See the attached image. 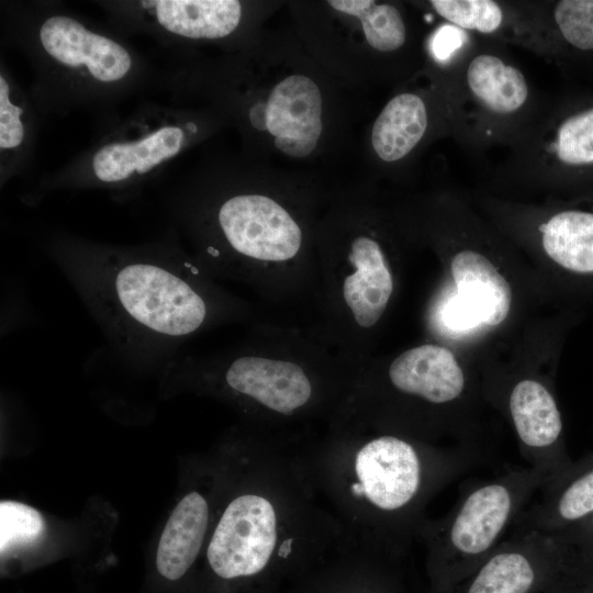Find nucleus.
Listing matches in <instances>:
<instances>
[{"mask_svg": "<svg viewBox=\"0 0 593 593\" xmlns=\"http://www.w3.org/2000/svg\"><path fill=\"white\" fill-rule=\"evenodd\" d=\"M4 40L33 69L30 96L41 118L78 110L105 120L148 83L157 70L113 25L98 23L55 1H4Z\"/></svg>", "mask_w": 593, "mask_h": 593, "instance_id": "20e7f679", "label": "nucleus"}, {"mask_svg": "<svg viewBox=\"0 0 593 593\" xmlns=\"http://www.w3.org/2000/svg\"><path fill=\"white\" fill-rule=\"evenodd\" d=\"M454 593H540L572 567V551L560 534L511 533Z\"/></svg>", "mask_w": 593, "mask_h": 593, "instance_id": "ddd939ff", "label": "nucleus"}, {"mask_svg": "<svg viewBox=\"0 0 593 593\" xmlns=\"http://www.w3.org/2000/svg\"><path fill=\"white\" fill-rule=\"evenodd\" d=\"M282 511L271 493H244L224 510L209 542L208 561L223 579L261 572L278 553L287 557Z\"/></svg>", "mask_w": 593, "mask_h": 593, "instance_id": "9d476101", "label": "nucleus"}, {"mask_svg": "<svg viewBox=\"0 0 593 593\" xmlns=\"http://www.w3.org/2000/svg\"><path fill=\"white\" fill-rule=\"evenodd\" d=\"M328 4L345 14L357 18L367 43L380 53H393L405 45L407 29L401 11L391 3L370 0H332Z\"/></svg>", "mask_w": 593, "mask_h": 593, "instance_id": "5701e85b", "label": "nucleus"}, {"mask_svg": "<svg viewBox=\"0 0 593 593\" xmlns=\"http://www.w3.org/2000/svg\"><path fill=\"white\" fill-rule=\"evenodd\" d=\"M429 124L427 101L417 92H400L387 102L373 123V150L384 163H399L419 145Z\"/></svg>", "mask_w": 593, "mask_h": 593, "instance_id": "aec40b11", "label": "nucleus"}, {"mask_svg": "<svg viewBox=\"0 0 593 593\" xmlns=\"http://www.w3.org/2000/svg\"><path fill=\"white\" fill-rule=\"evenodd\" d=\"M546 255L578 277H593V211L561 209L537 225Z\"/></svg>", "mask_w": 593, "mask_h": 593, "instance_id": "4be33fe9", "label": "nucleus"}, {"mask_svg": "<svg viewBox=\"0 0 593 593\" xmlns=\"http://www.w3.org/2000/svg\"><path fill=\"white\" fill-rule=\"evenodd\" d=\"M369 216L359 209L339 211L316 231L314 326L355 373L370 360L395 291L391 260Z\"/></svg>", "mask_w": 593, "mask_h": 593, "instance_id": "423d86ee", "label": "nucleus"}, {"mask_svg": "<svg viewBox=\"0 0 593 593\" xmlns=\"http://www.w3.org/2000/svg\"><path fill=\"white\" fill-rule=\"evenodd\" d=\"M542 36L544 56L547 40L557 34L580 51H593V0H561L547 10L536 2Z\"/></svg>", "mask_w": 593, "mask_h": 593, "instance_id": "b1692460", "label": "nucleus"}, {"mask_svg": "<svg viewBox=\"0 0 593 593\" xmlns=\"http://www.w3.org/2000/svg\"><path fill=\"white\" fill-rule=\"evenodd\" d=\"M560 535L572 551L573 569L593 566V515Z\"/></svg>", "mask_w": 593, "mask_h": 593, "instance_id": "a878e982", "label": "nucleus"}, {"mask_svg": "<svg viewBox=\"0 0 593 593\" xmlns=\"http://www.w3.org/2000/svg\"><path fill=\"white\" fill-rule=\"evenodd\" d=\"M172 380L235 401L268 427L339 411L355 372L317 328L256 323L243 340L206 354L179 355Z\"/></svg>", "mask_w": 593, "mask_h": 593, "instance_id": "7ed1b4c3", "label": "nucleus"}, {"mask_svg": "<svg viewBox=\"0 0 593 593\" xmlns=\"http://www.w3.org/2000/svg\"><path fill=\"white\" fill-rule=\"evenodd\" d=\"M573 572L588 577L590 584L585 590L588 593H593V566L586 568L572 569Z\"/></svg>", "mask_w": 593, "mask_h": 593, "instance_id": "bb28decb", "label": "nucleus"}, {"mask_svg": "<svg viewBox=\"0 0 593 593\" xmlns=\"http://www.w3.org/2000/svg\"><path fill=\"white\" fill-rule=\"evenodd\" d=\"M250 125L273 136L282 153L302 158L310 155L322 134V96L306 76L291 75L279 81L266 102L247 110Z\"/></svg>", "mask_w": 593, "mask_h": 593, "instance_id": "4468645a", "label": "nucleus"}, {"mask_svg": "<svg viewBox=\"0 0 593 593\" xmlns=\"http://www.w3.org/2000/svg\"><path fill=\"white\" fill-rule=\"evenodd\" d=\"M548 475L529 466L510 469L461 489L441 518L423 523L418 536L428 548L439 580L456 585L505 540L516 519Z\"/></svg>", "mask_w": 593, "mask_h": 593, "instance_id": "1a4fd4ad", "label": "nucleus"}, {"mask_svg": "<svg viewBox=\"0 0 593 593\" xmlns=\"http://www.w3.org/2000/svg\"><path fill=\"white\" fill-rule=\"evenodd\" d=\"M166 208L215 280L273 304L314 301L316 238L289 202L240 187H186L171 189Z\"/></svg>", "mask_w": 593, "mask_h": 593, "instance_id": "f03ea898", "label": "nucleus"}, {"mask_svg": "<svg viewBox=\"0 0 593 593\" xmlns=\"http://www.w3.org/2000/svg\"><path fill=\"white\" fill-rule=\"evenodd\" d=\"M428 4L437 15L460 30L539 53V24L534 2L430 0Z\"/></svg>", "mask_w": 593, "mask_h": 593, "instance_id": "f3484780", "label": "nucleus"}, {"mask_svg": "<svg viewBox=\"0 0 593 593\" xmlns=\"http://www.w3.org/2000/svg\"><path fill=\"white\" fill-rule=\"evenodd\" d=\"M44 530V519L33 507L15 502L0 503V551L4 552L36 541Z\"/></svg>", "mask_w": 593, "mask_h": 593, "instance_id": "393cba45", "label": "nucleus"}, {"mask_svg": "<svg viewBox=\"0 0 593 593\" xmlns=\"http://www.w3.org/2000/svg\"><path fill=\"white\" fill-rule=\"evenodd\" d=\"M445 76L451 135L473 154L507 146L544 103L521 67L491 40L456 51Z\"/></svg>", "mask_w": 593, "mask_h": 593, "instance_id": "6e6552de", "label": "nucleus"}, {"mask_svg": "<svg viewBox=\"0 0 593 593\" xmlns=\"http://www.w3.org/2000/svg\"><path fill=\"white\" fill-rule=\"evenodd\" d=\"M331 424L333 444L347 456L339 497L381 545H406L418 535L430 499L486 457L473 446L439 447L347 419Z\"/></svg>", "mask_w": 593, "mask_h": 593, "instance_id": "39448f33", "label": "nucleus"}, {"mask_svg": "<svg viewBox=\"0 0 593 593\" xmlns=\"http://www.w3.org/2000/svg\"><path fill=\"white\" fill-rule=\"evenodd\" d=\"M44 251L98 325L112 356L138 369L164 367L193 337L254 317L170 230L141 244L97 242L67 232Z\"/></svg>", "mask_w": 593, "mask_h": 593, "instance_id": "f257e3e1", "label": "nucleus"}, {"mask_svg": "<svg viewBox=\"0 0 593 593\" xmlns=\"http://www.w3.org/2000/svg\"><path fill=\"white\" fill-rule=\"evenodd\" d=\"M100 135L71 161L42 181L23 200L37 204L57 190H101L118 202L135 198L199 134L186 109L146 102L125 116L102 120Z\"/></svg>", "mask_w": 593, "mask_h": 593, "instance_id": "0eeeda50", "label": "nucleus"}, {"mask_svg": "<svg viewBox=\"0 0 593 593\" xmlns=\"http://www.w3.org/2000/svg\"><path fill=\"white\" fill-rule=\"evenodd\" d=\"M593 515V452L548 478L511 533H563Z\"/></svg>", "mask_w": 593, "mask_h": 593, "instance_id": "dca6fc26", "label": "nucleus"}, {"mask_svg": "<svg viewBox=\"0 0 593 593\" xmlns=\"http://www.w3.org/2000/svg\"><path fill=\"white\" fill-rule=\"evenodd\" d=\"M550 593H567V592H559V591H557V592H550ZM581 593H588V592H586V591H583V592H581Z\"/></svg>", "mask_w": 593, "mask_h": 593, "instance_id": "cd10ccee", "label": "nucleus"}, {"mask_svg": "<svg viewBox=\"0 0 593 593\" xmlns=\"http://www.w3.org/2000/svg\"><path fill=\"white\" fill-rule=\"evenodd\" d=\"M507 157L493 172L541 182L564 170L593 166V107L560 116L545 107L505 146Z\"/></svg>", "mask_w": 593, "mask_h": 593, "instance_id": "f8f14e48", "label": "nucleus"}, {"mask_svg": "<svg viewBox=\"0 0 593 593\" xmlns=\"http://www.w3.org/2000/svg\"><path fill=\"white\" fill-rule=\"evenodd\" d=\"M209 522L206 500L193 491L183 496L168 518L157 548L156 566L168 580L180 579L203 544Z\"/></svg>", "mask_w": 593, "mask_h": 593, "instance_id": "412c9836", "label": "nucleus"}, {"mask_svg": "<svg viewBox=\"0 0 593 593\" xmlns=\"http://www.w3.org/2000/svg\"><path fill=\"white\" fill-rule=\"evenodd\" d=\"M40 114L29 92L8 67L0 66V182L27 170L40 126Z\"/></svg>", "mask_w": 593, "mask_h": 593, "instance_id": "a211bd4d", "label": "nucleus"}, {"mask_svg": "<svg viewBox=\"0 0 593 593\" xmlns=\"http://www.w3.org/2000/svg\"><path fill=\"white\" fill-rule=\"evenodd\" d=\"M450 270L457 296L478 316L481 324L496 326L508 315L512 290L489 258L472 249L452 257Z\"/></svg>", "mask_w": 593, "mask_h": 593, "instance_id": "6ab92c4d", "label": "nucleus"}, {"mask_svg": "<svg viewBox=\"0 0 593 593\" xmlns=\"http://www.w3.org/2000/svg\"><path fill=\"white\" fill-rule=\"evenodd\" d=\"M507 410L527 466L550 478L571 465L561 413L544 383L535 379L517 381L508 392Z\"/></svg>", "mask_w": 593, "mask_h": 593, "instance_id": "2eb2a0df", "label": "nucleus"}, {"mask_svg": "<svg viewBox=\"0 0 593 593\" xmlns=\"http://www.w3.org/2000/svg\"><path fill=\"white\" fill-rule=\"evenodd\" d=\"M110 24L120 32L144 34L172 47L188 42L225 40L243 20L236 0H120L99 1Z\"/></svg>", "mask_w": 593, "mask_h": 593, "instance_id": "9b49d317", "label": "nucleus"}]
</instances>
